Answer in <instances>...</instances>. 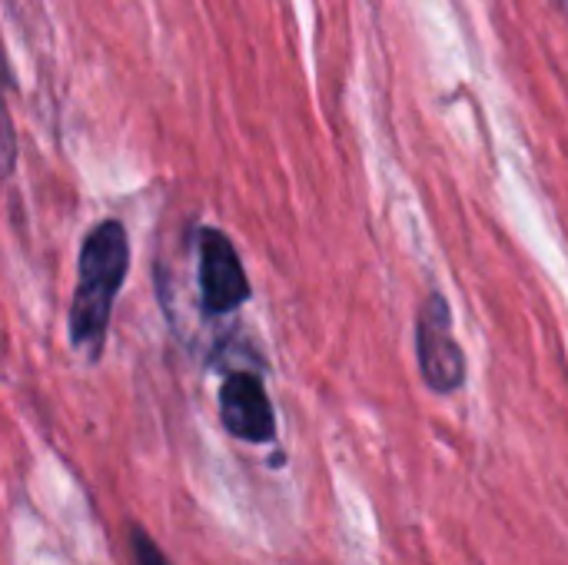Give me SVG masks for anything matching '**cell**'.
<instances>
[{"instance_id":"obj_1","label":"cell","mask_w":568,"mask_h":565,"mask_svg":"<svg viewBox=\"0 0 568 565\" xmlns=\"http://www.w3.org/2000/svg\"><path fill=\"white\" fill-rule=\"evenodd\" d=\"M130 266V240L123 223L106 220L100 223L80 250L77 260V293L70 306V343L87 350L90 356L100 353V343L110 326L113 300L126 280Z\"/></svg>"},{"instance_id":"obj_2","label":"cell","mask_w":568,"mask_h":565,"mask_svg":"<svg viewBox=\"0 0 568 565\" xmlns=\"http://www.w3.org/2000/svg\"><path fill=\"white\" fill-rule=\"evenodd\" d=\"M416 353H419L423 380L433 393L449 396L466 383V356L453 340V313L439 293H433L419 310Z\"/></svg>"},{"instance_id":"obj_3","label":"cell","mask_w":568,"mask_h":565,"mask_svg":"<svg viewBox=\"0 0 568 565\" xmlns=\"http://www.w3.org/2000/svg\"><path fill=\"white\" fill-rule=\"evenodd\" d=\"M200 296L206 313H233L250 300V280L243 273V263L220 230L200 233Z\"/></svg>"},{"instance_id":"obj_4","label":"cell","mask_w":568,"mask_h":565,"mask_svg":"<svg viewBox=\"0 0 568 565\" xmlns=\"http://www.w3.org/2000/svg\"><path fill=\"white\" fill-rule=\"evenodd\" d=\"M220 420L230 436L243 443H270L276 436V420L263 383L250 373L226 376L220 390Z\"/></svg>"},{"instance_id":"obj_5","label":"cell","mask_w":568,"mask_h":565,"mask_svg":"<svg viewBox=\"0 0 568 565\" xmlns=\"http://www.w3.org/2000/svg\"><path fill=\"white\" fill-rule=\"evenodd\" d=\"M130 543H133V559H136V565H170V559L160 553V546L140 526L130 529Z\"/></svg>"},{"instance_id":"obj_6","label":"cell","mask_w":568,"mask_h":565,"mask_svg":"<svg viewBox=\"0 0 568 565\" xmlns=\"http://www.w3.org/2000/svg\"><path fill=\"white\" fill-rule=\"evenodd\" d=\"M562 3H566V10H568V0H562Z\"/></svg>"}]
</instances>
